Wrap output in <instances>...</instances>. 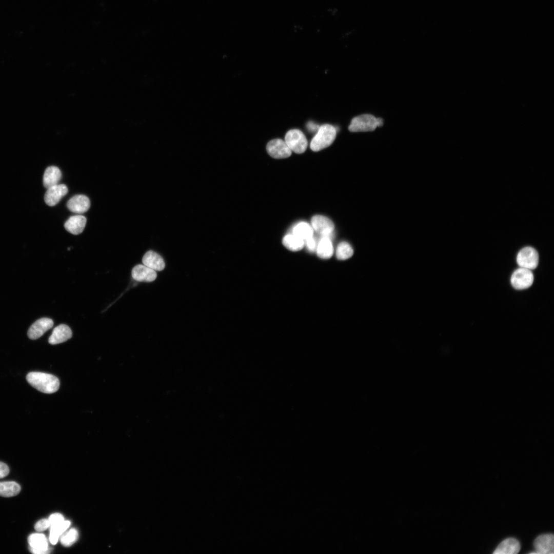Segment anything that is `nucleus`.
<instances>
[{
    "label": "nucleus",
    "instance_id": "nucleus-1",
    "mask_svg": "<svg viewBox=\"0 0 554 554\" xmlns=\"http://www.w3.org/2000/svg\"><path fill=\"white\" fill-rule=\"evenodd\" d=\"M26 380L33 387L45 393H54L60 387L58 379L47 373L31 372L27 375Z\"/></svg>",
    "mask_w": 554,
    "mask_h": 554
},
{
    "label": "nucleus",
    "instance_id": "nucleus-2",
    "mask_svg": "<svg viewBox=\"0 0 554 554\" xmlns=\"http://www.w3.org/2000/svg\"><path fill=\"white\" fill-rule=\"evenodd\" d=\"M337 130L330 124L320 126L317 133L312 138L310 147L313 151H319L329 146L334 141Z\"/></svg>",
    "mask_w": 554,
    "mask_h": 554
},
{
    "label": "nucleus",
    "instance_id": "nucleus-3",
    "mask_svg": "<svg viewBox=\"0 0 554 554\" xmlns=\"http://www.w3.org/2000/svg\"><path fill=\"white\" fill-rule=\"evenodd\" d=\"M383 120L369 114L360 115L353 118L348 127L351 132L372 131L383 125Z\"/></svg>",
    "mask_w": 554,
    "mask_h": 554
},
{
    "label": "nucleus",
    "instance_id": "nucleus-4",
    "mask_svg": "<svg viewBox=\"0 0 554 554\" xmlns=\"http://www.w3.org/2000/svg\"><path fill=\"white\" fill-rule=\"evenodd\" d=\"M285 142L292 151L299 154L304 152L308 145L305 135L297 129L290 130L286 133Z\"/></svg>",
    "mask_w": 554,
    "mask_h": 554
},
{
    "label": "nucleus",
    "instance_id": "nucleus-5",
    "mask_svg": "<svg viewBox=\"0 0 554 554\" xmlns=\"http://www.w3.org/2000/svg\"><path fill=\"white\" fill-rule=\"evenodd\" d=\"M534 280L533 273L531 270L520 267L512 274L510 282L513 288L518 290H523L530 287Z\"/></svg>",
    "mask_w": 554,
    "mask_h": 554
},
{
    "label": "nucleus",
    "instance_id": "nucleus-6",
    "mask_svg": "<svg viewBox=\"0 0 554 554\" xmlns=\"http://www.w3.org/2000/svg\"><path fill=\"white\" fill-rule=\"evenodd\" d=\"M517 262L520 267L529 270L535 269L539 263V254L537 250L531 247H526L518 253Z\"/></svg>",
    "mask_w": 554,
    "mask_h": 554
},
{
    "label": "nucleus",
    "instance_id": "nucleus-7",
    "mask_svg": "<svg viewBox=\"0 0 554 554\" xmlns=\"http://www.w3.org/2000/svg\"><path fill=\"white\" fill-rule=\"evenodd\" d=\"M266 150L268 153L275 159L286 158L292 153L285 141L280 138L270 141L267 144Z\"/></svg>",
    "mask_w": 554,
    "mask_h": 554
},
{
    "label": "nucleus",
    "instance_id": "nucleus-8",
    "mask_svg": "<svg viewBox=\"0 0 554 554\" xmlns=\"http://www.w3.org/2000/svg\"><path fill=\"white\" fill-rule=\"evenodd\" d=\"M312 227L321 236L331 238L334 226L333 222L328 217L316 215L311 219Z\"/></svg>",
    "mask_w": 554,
    "mask_h": 554
},
{
    "label": "nucleus",
    "instance_id": "nucleus-9",
    "mask_svg": "<svg viewBox=\"0 0 554 554\" xmlns=\"http://www.w3.org/2000/svg\"><path fill=\"white\" fill-rule=\"evenodd\" d=\"M30 551L35 554H45L50 552L46 536L42 533H34L28 538Z\"/></svg>",
    "mask_w": 554,
    "mask_h": 554
},
{
    "label": "nucleus",
    "instance_id": "nucleus-10",
    "mask_svg": "<svg viewBox=\"0 0 554 554\" xmlns=\"http://www.w3.org/2000/svg\"><path fill=\"white\" fill-rule=\"evenodd\" d=\"M53 325V321L48 318H41L36 321L29 328L28 336L31 340H36L42 337Z\"/></svg>",
    "mask_w": 554,
    "mask_h": 554
},
{
    "label": "nucleus",
    "instance_id": "nucleus-11",
    "mask_svg": "<svg viewBox=\"0 0 554 554\" xmlns=\"http://www.w3.org/2000/svg\"><path fill=\"white\" fill-rule=\"evenodd\" d=\"M68 188L65 184H57L48 188L45 193L44 200L49 206L56 205L61 199L68 192Z\"/></svg>",
    "mask_w": 554,
    "mask_h": 554
},
{
    "label": "nucleus",
    "instance_id": "nucleus-12",
    "mask_svg": "<svg viewBox=\"0 0 554 554\" xmlns=\"http://www.w3.org/2000/svg\"><path fill=\"white\" fill-rule=\"evenodd\" d=\"M534 547L538 554H553L554 537L552 534H544L534 541Z\"/></svg>",
    "mask_w": 554,
    "mask_h": 554
},
{
    "label": "nucleus",
    "instance_id": "nucleus-13",
    "mask_svg": "<svg viewBox=\"0 0 554 554\" xmlns=\"http://www.w3.org/2000/svg\"><path fill=\"white\" fill-rule=\"evenodd\" d=\"M67 207L72 212L81 214L89 209L90 201L83 194H77L72 196L67 202Z\"/></svg>",
    "mask_w": 554,
    "mask_h": 554
},
{
    "label": "nucleus",
    "instance_id": "nucleus-14",
    "mask_svg": "<svg viewBox=\"0 0 554 554\" xmlns=\"http://www.w3.org/2000/svg\"><path fill=\"white\" fill-rule=\"evenodd\" d=\"M132 278L138 282H152L154 281L157 274L155 271L145 265L138 264L135 266L131 272Z\"/></svg>",
    "mask_w": 554,
    "mask_h": 554
},
{
    "label": "nucleus",
    "instance_id": "nucleus-15",
    "mask_svg": "<svg viewBox=\"0 0 554 554\" xmlns=\"http://www.w3.org/2000/svg\"><path fill=\"white\" fill-rule=\"evenodd\" d=\"M72 331L65 324H61L54 328L48 339L51 345H55L66 342L72 337Z\"/></svg>",
    "mask_w": 554,
    "mask_h": 554
},
{
    "label": "nucleus",
    "instance_id": "nucleus-16",
    "mask_svg": "<svg viewBox=\"0 0 554 554\" xmlns=\"http://www.w3.org/2000/svg\"><path fill=\"white\" fill-rule=\"evenodd\" d=\"M87 219L84 215L78 214L70 216L65 223L64 227L67 231L73 234L82 233L86 224Z\"/></svg>",
    "mask_w": 554,
    "mask_h": 554
},
{
    "label": "nucleus",
    "instance_id": "nucleus-17",
    "mask_svg": "<svg viewBox=\"0 0 554 554\" xmlns=\"http://www.w3.org/2000/svg\"><path fill=\"white\" fill-rule=\"evenodd\" d=\"M143 264L155 271H162L165 267V264L163 258L156 252L149 250L143 256L142 259Z\"/></svg>",
    "mask_w": 554,
    "mask_h": 554
},
{
    "label": "nucleus",
    "instance_id": "nucleus-18",
    "mask_svg": "<svg viewBox=\"0 0 554 554\" xmlns=\"http://www.w3.org/2000/svg\"><path fill=\"white\" fill-rule=\"evenodd\" d=\"M520 549V545L515 538H507L503 541L493 552L494 554H517Z\"/></svg>",
    "mask_w": 554,
    "mask_h": 554
},
{
    "label": "nucleus",
    "instance_id": "nucleus-19",
    "mask_svg": "<svg viewBox=\"0 0 554 554\" xmlns=\"http://www.w3.org/2000/svg\"><path fill=\"white\" fill-rule=\"evenodd\" d=\"M62 177L60 169L54 166L47 167L43 175V182L44 187L48 188L58 184Z\"/></svg>",
    "mask_w": 554,
    "mask_h": 554
},
{
    "label": "nucleus",
    "instance_id": "nucleus-20",
    "mask_svg": "<svg viewBox=\"0 0 554 554\" xmlns=\"http://www.w3.org/2000/svg\"><path fill=\"white\" fill-rule=\"evenodd\" d=\"M316 251L318 256L321 259H326L331 258L333 253V247L331 239L321 236V239L318 243Z\"/></svg>",
    "mask_w": 554,
    "mask_h": 554
},
{
    "label": "nucleus",
    "instance_id": "nucleus-21",
    "mask_svg": "<svg viewBox=\"0 0 554 554\" xmlns=\"http://www.w3.org/2000/svg\"><path fill=\"white\" fill-rule=\"evenodd\" d=\"M283 244L288 249L293 251L301 250L305 245L304 240L294 234L286 235L283 239Z\"/></svg>",
    "mask_w": 554,
    "mask_h": 554
},
{
    "label": "nucleus",
    "instance_id": "nucleus-22",
    "mask_svg": "<svg viewBox=\"0 0 554 554\" xmlns=\"http://www.w3.org/2000/svg\"><path fill=\"white\" fill-rule=\"evenodd\" d=\"M21 491L18 484L14 481L0 482V496L4 497H13Z\"/></svg>",
    "mask_w": 554,
    "mask_h": 554
},
{
    "label": "nucleus",
    "instance_id": "nucleus-23",
    "mask_svg": "<svg viewBox=\"0 0 554 554\" xmlns=\"http://www.w3.org/2000/svg\"><path fill=\"white\" fill-rule=\"evenodd\" d=\"M70 525V522L69 521L64 520L59 524L50 526L49 540L50 543L52 544H55L60 536L66 531Z\"/></svg>",
    "mask_w": 554,
    "mask_h": 554
},
{
    "label": "nucleus",
    "instance_id": "nucleus-24",
    "mask_svg": "<svg viewBox=\"0 0 554 554\" xmlns=\"http://www.w3.org/2000/svg\"><path fill=\"white\" fill-rule=\"evenodd\" d=\"M293 234L306 240L312 236L313 234V229L308 223L300 222L296 224L293 228Z\"/></svg>",
    "mask_w": 554,
    "mask_h": 554
},
{
    "label": "nucleus",
    "instance_id": "nucleus-25",
    "mask_svg": "<svg viewBox=\"0 0 554 554\" xmlns=\"http://www.w3.org/2000/svg\"><path fill=\"white\" fill-rule=\"evenodd\" d=\"M353 253L352 247L346 242H342L339 243L336 249V256L340 260H345L350 258Z\"/></svg>",
    "mask_w": 554,
    "mask_h": 554
},
{
    "label": "nucleus",
    "instance_id": "nucleus-26",
    "mask_svg": "<svg viewBox=\"0 0 554 554\" xmlns=\"http://www.w3.org/2000/svg\"><path fill=\"white\" fill-rule=\"evenodd\" d=\"M78 538V532L75 528H72L62 536L61 543L65 546L73 544Z\"/></svg>",
    "mask_w": 554,
    "mask_h": 554
},
{
    "label": "nucleus",
    "instance_id": "nucleus-27",
    "mask_svg": "<svg viewBox=\"0 0 554 554\" xmlns=\"http://www.w3.org/2000/svg\"><path fill=\"white\" fill-rule=\"evenodd\" d=\"M50 527V522L48 519H43L40 520L34 525L35 529L38 531H43Z\"/></svg>",
    "mask_w": 554,
    "mask_h": 554
},
{
    "label": "nucleus",
    "instance_id": "nucleus-28",
    "mask_svg": "<svg viewBox=\"0 0 554 554\" xmlns=\"http://www.w3.org/2000/svg\"><path fill=\"white\" fill-rule=\"evenodd\" d=\"M304 243L307 249L309 251L314 252L316 250L318 243L316 239L313 238V236L305 240Z\"/></svg>",
    "mask_w": 554,
    "mask_h": 554
},
{
    "label": "nucleus",
    "instance_id": "nucleus-29",
    "mask_svg": "<svg viewBox=\"0 0 554 554\" xmlns=\"http://www.w3.org/2000/svg\"><path fill=\"white\" fill-rule=\"evenodd\" d=\"M50 522V526L57 524L64 520L63 515L59 513L52 514L48 519Z\"/></svg>",
    "mask_w": 554,
    "mask_h": 554
},
{
    "label": "nucleus",
    "instance_id": "nucleus-30",
    "mask_svg": "<svg viewBox=\"0 0 554 554\" xmlns=\"http://www.w3.org/2000/svg\"><path fill=\"white\" fill-rule=\"evenodd\" d=\"M9 468L4 463L0 462V478H3L9 474Z\"/></svg>",
    "mask_w": 554,
    "mask_h": 554
},
{
    "label": "nucleus",
    "instance_id": "nucleus-31",
    "mask_svg": "<svg viewBox=\"0 0 554 554\" xmlns=\"http://www.w3.org/2000/svg\"><path fill=\"white\" fill-rule=\"evenodd\" d=\"M319 127H320L319 126H318L317 125H315L312 122H309L308 124H307V128L310 130L314 131L316 129L318 130Z\"/></svg>",
    "mask_w": 554,
    "mask_h": 554
}]
</instances>
